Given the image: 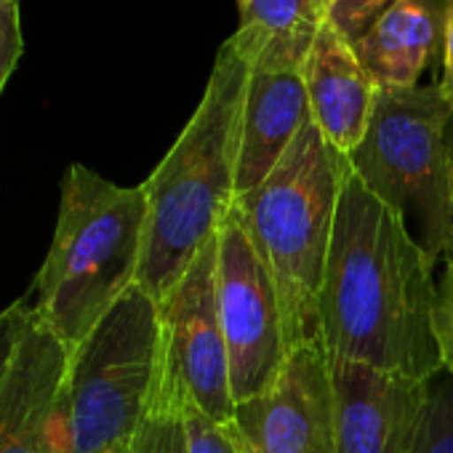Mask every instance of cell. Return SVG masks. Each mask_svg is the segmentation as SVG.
Masks as SVG:
<instances>
[{
    "mask_svg": "<svg viewBox=\"0 0 453 453\" xmlns=\"http://www.w3.org/2000/svg\"><path fill=\"white\" fill-rule=\"evenodd\" d=\"M434 259L400 213L347 168L318 299L328 360L365 363L432 381L442 368L432 331Z\"/></svg>",
    "mask_w": 453,
    "mask_h": 453,
    "instance_id": "1",
    "label": "cell"
},
{
    "mask_svg": "<svg viewBox=\"0 0 453 453\" xmlns=\"http://www.w3.org/2000/svg\"><path fill=\"white\" fill-rule=\"evenodd\" d=\"M251 59L230 38L216 54L192 118L147 176V230L136 286L157 304L216 238L235 205L241 126Z\"/></svg>",
    "mask_w": 453,
    "mask_h": 453,
    "instance_id": "2",
    "label": "cell"
},
{
    "mask_svg": "<svg viewBox=\"0 0 453 453\" xmlns=\"http://www.w3.org/2000/svg\"><path fill=\"white\" fill-rule=\"evenodd\" d=\"M144 187H120L73 163L59 187L51 249L35 275V318L73 352L136 286L144 257Z\"/></svg>",
    "mask_w": 453,
    "mask_h": 453,
    "instance_id": "3",
    "label": "cell"
},
{
    "mask_svg": "<svg viewBox=\"0 0 453 453\" xmlns=\"http://www.w3.org/2000/svg\"><path fill=\"white\" fill-rule=\"evenodd\" d=\"M349 157L310 123L235 213L265 262L283 312L288 349L318 336V299Z\"/></svg>",
    "mask_w": 453,
    "mask_h": 453,
    "instance_id": "4",
    "label": "cell"
},
{
    "mask_svg": "<svg viewBox=\"0 0 453 453\" xmlns=\"http://www.w3.org/2000/svg\"><path fill=\"white\" fill-rule=\"evenodd\" d=\"M160 368V304L134 286L70 352L54 413V453L131 442L157 392Z\"/></svg>",
    "mask_w": 453,
    "mask_h": 453,
    "instance_id": "5",
    "label": "cell"
},
{
    "mask_svg": "<svg viewBox=\"0 0 453 453\" xmlns=\"http://www.w3.org/2000/svg\"><path fill=\"white\" fill-rule=\"evenodd\" d=\"M453 96L442 83L379 88L363 142L349 152L352 171L400 219L432 257H453V189L445 126Z\"/></svg>",
    "mask_w": 453,
    "mask_h": 453,
    "instance_id": "6",
    "label": "cell"
},
{
    "mask_svg": "<svg viewBox=\"0 0 453 453\" xmlns=\"http://www.w3.org/2000/svg\"><path fill=\"white\" fill-rule=\"evenodd\" d=\"M216 296L230 355L235 405L265 395L280 376L291 349L275 283L259 259L235 208L219 226Z\"/></svg>",
    "mask_w": 453,
    "mask_h": 453,
    "instance_id": "7",
    "label": "cell"
},
{
    "mask_svg": "<svg viewBox=\"0 0 453 453\" xmlns=\"http://www.w3.org/2000/svg\"><path fill=\"white\" fill-rule=\"evenodd\" d=\"M219 238H213L187 267L171 294L160 302L163 368L160 379L184 400L216 421H233L230 387L219 296H216Z\"/></svg>",
    "mask_w": 453,
    "mask_h": 453,
    "instance_id": "8",
    "label": "cell"
},
{
    "mask_svg": "<svg viewBox=\"0 0 453 453\" xmlns=\"http://www.w3.org/2000/svg\"><path fill=\"white\" fill-rule=\"evenodd\" d=\"M243 453H336L334 381L323 342L291 349L278 381L235 405Z\"/></svg>",
    "mask_w": 453,
    "mask_h": 453,
    "instance_id": "9",
    "label": "cell"
},
{
    "mask_svg": "<svg viewBox=\"0 0 453 453\" xmlns=\"http://www.w3.org/2000/svg\"><path fill=\"white\" fill-rule=\"evenodd\" d=\"M336 453H416L432 389L405 373L328 360Z\"/></svg>",
    "mask_w": 453,
    "mask_h": 453,
    "instance_id": "10",
    "label": "cell"
},
{
    "mask_svg": "<svg viewBox=\"0 0 453 453\" xmlns=\"http://www.w3.org/2000/svg\"><path fill=\"white\" fill-rule=\"evenodd\" d=\"M70 352L33 307L0 379V453H54V413Z\"/></svg>",
    "mask_w": 453,
    "mask_h": 453,
    "instance_id": "11",
    "label": "cell"
},
{
    "mask_svg": "<svg viewBox=\"0 0 453 453\" xmlns=\"http://www.w3.org/2000/svg\"><path fill=\"white\" fill-rule=\"evenodd\" d=\"M312 123L304 70L251 65L249 94L241 126L238 152V197L259 187L294 139Z\"/></svg>",
    "mask_w": 453,
    "mask_h": 453,
    "instance_id": "12",
    "label": "cell"
},
{
    "mask_svg": "<svg viewBox=\"0 0 453 453\" xmlns=\"http://www.w3.org/2000/svg\"><path fill=\"white\" fill-rule=\"evenodd\" d=\"M304 86L312 123L339 152H355L368 131L379 86L360 65L352 43L328 22L312 43L304 67Z\"/></svg>",
    "mask_w": 453,
    "mask_h": 453,
    "instance_id": "13",
    "label": "cell"
},
{
    "mask_svg": "<svg viewBox=\"0 0 453 453\" xmlns=\"http://www.w3.org/2000/svg\"><path fill=\"white\" fill-rule=\"evenodd\" d=\"M448 0H397L360 41L352 43L360 65L379 88H413L442 54Z\"/></svg>",
    "mask_w": 453,
    "mask_h": 453,
    "instance_id": "14",
    "label": "cell"
},
{
    "mask_svg": "<svg viewBox=\"0 0 453 453\" xmlns=\"http://www.w3.org/2000/svg\"><path fill=\"white\" fill-rule=\"evenodd\" d=\"M323 25L326 17L315 0H241L233 41L254 67L304 70Z\"/></svg>",
    "mask_w": 453,
    "mask_h": 453,
    "instance_id": "15",
    "label": "cell"
},
{
    "mask_svg": "<svg viewBox=\"0 0 453 453\" xmlns=\"http://www.w3.org/2000/svg\"><path fill=\"white\" fill-rule=\"evenodd\" d=\"M134 453H187L181 397L163 379L139 432L134 434Z\"/></svg>",
    "mask_w": 453,
    "mask_h": 453,
    "instance_id": "16",
    "label": "cell"
},
{
    "mask_svg": "<svg viewBox=\"0 0 453 453\" xmlns=\"http://www.w3.org/2000/svg\"><path fill=\"white\" fill-rule=\"evenodd\" d=\"M181 413L187 429V453H243L235 421H216L184 400Z\"/></svg>",
    "mask_w": 453,
    "mask_h": 453,
    "instance_id": "17",
    "label": "cell"
},
{
    "mask_svg": "<svg viewBox=\"0 0 453 453\" xmlns=\"http://www.w3.org/2000/svg\"><path fill=\"white\" fill-rule=\"evenodd\" d=\"M416 453H453V376L432 389Z\"/></svg>",
    "mask_w": 453,
    "mask_h": 453,
    "instance_id": "18",
    "label": "cell"
},
{
    "mask_svg": "<svg viewBox=\"0 0 453 453\" xmlns=\"http://www.w3.org/2000/svg\"><path fill=\"white\" fill-rule=\"evenodd\" d=\"M395 4L397 0H334L326 22L334 25L342 38L355 43Z\"/></svg>",
    "mask_w": 453,
    "mask_h": 453,
    "instance_id": "19",
    "label": "cell"
},
{
    "mask_svg": "<svg viewBox=\"0 0 453 453\" xmlns=\"http://www.w3.org/2000/svg\"><path fill=\"white\" fill-rule=\"evenodd\" d=\"M432 331H434L440 363L453 376V257L448 259L445 275L437 286V299L432 310Z\"/></svg>",
    "mask_w": 453,
    "mask_h": 453,
    "instance_id": "20",
    "label": "cell"
},
{
    "mask_svg": "<svg viewBox=\"0 0 453 453\" xmlns=\"http://www.w3.org/2000/svg\"><path fill=\"white\" fill-rule=\"evenodd\" d=\"M25 54L19 0H0V91L6 88Z\"/></svg>",
    "mask_w": 453,
    "mask_h": 453,
    "instance_id": "21",
    "label": "cell"
},
{
    "mask_svg": "<svg viewBox=\"0 0 453 453\" xmlns=\"http://www.w3.org/2000/svg\"><path fill=\"white\" fill-rule=\"evenodd\" d=\"M27 315H30V304L25 299L9 304L6 310H0V379H4L12 363V355H14V347L19 342Z\"/></svg>",
    "mask_w": 453,
    "mask_h": 453,
    "instance_id": "22",
    "label": "cell"
},
{
    "mask_svg": "<svg viewBox=\"0 0 453 453\" xmlns=\"http://www.w3.org/2000/svg\"><path fill=\"white\" fill-rule=\"evenodd\" d=\"M442 88L453 96V0H448L445 14V35H442Z\"/></svg>",
    "mask_w": 453,
    "mask_h": 453,
    "instance_id": "23",
    "label": "cell"
},
{
    "mask_svg": "<svg viewBox=\"0 0 453 453\" xmlns=\"http://www.w3.org/2000/svg\"><path fill=\"white\" fill-rule=\"evenodd\" d=\"M445 150H448V168H450V189H453V112L445 126Z\"/></svg>",
    "mask_w": 453,
    "mask_h": 453,
    "instance_id": "24",
    "label": "cell"
},
{
    "mask_svg": "<svg viewBox=\"0 0 453 453\" xmlns=\"http://www.w3.org/2000/svg\"><path fill=\"white\" fill-rule=\"evenodd\" d=\"M99 453H134V440H131V442L112 445V448H107V450H99Z\"/></svg>",
    "mask_w": 453,
    "mask_h": 453,
    "instance_id": "25",
    "label": "cell"
},
{
    "mask_svg": "<svg viewBox=\"0 0 453 453\" xmlns=\"http://www.w3.org/2000/svg\"><path fill=\"white\" fill-rule=\"evenodd\" d=\"M315 4H318V9H320V14L328 19V12H331V6H334V0H315Z\"/></svg>",
    "mask_w": 453,
    "mask_h": 453,
    "instance_id": "26",
    "label": "cell"
}]
</instances>
